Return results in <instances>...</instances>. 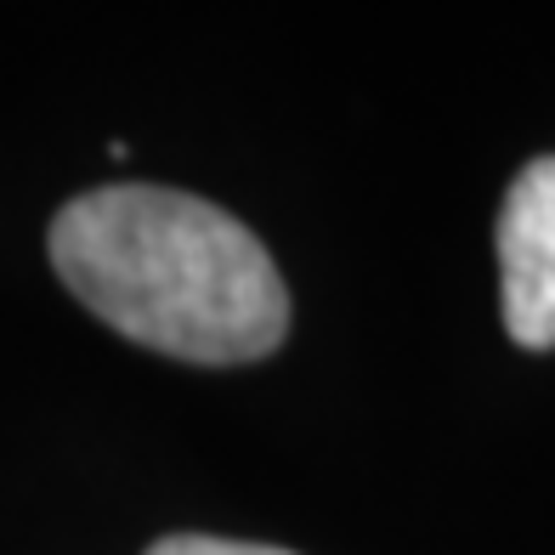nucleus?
<instances>
[{
    "mask_svg": "<svg viewBox=\"0 0 555 555\" xmlns=\"http://www.w3.org/2000/svg\"><path fill=\"white\" fill-rule=\"evenodd\" d=\"M147 555H289L272 544H249V539H210V533H170Z\"/></svg>",
    "mask_w": 555,
    "mask_h": 555,
    "instance_id": "3",
    "label": "nucleus"
},
{
    "mask_svg": "<svg viewBox=\"0 0 555 555\" xmlns=\"http://www.w3.org/2000/svg\"><path fill=\"white\" fill-rule=\"evenodd\" d=\"M504 330L527 351L555 346V154L533 159L499 205Z\"/></svg>",
    "mask_w": 555,
    "mask_h": 555,
    "instance_id": "2",
    "label": "nucleus"
},
{
    "mask_svg": "<svg viewBox=\"0 0 555 555\" xmlns=\"http://www.w3.org/2000/svg\"><path fill=\"white\" fill-rule=\"evenodd\" d=\"M68 295L147 351L182 363H256L289 330V289L238 216L176 188H96L52 221Z\"/></svg>",
    "mask_w": 555,
    "mask_h": 555,
    "instance_id": "1",
    "label": "nucleus"
}]
</instances>
